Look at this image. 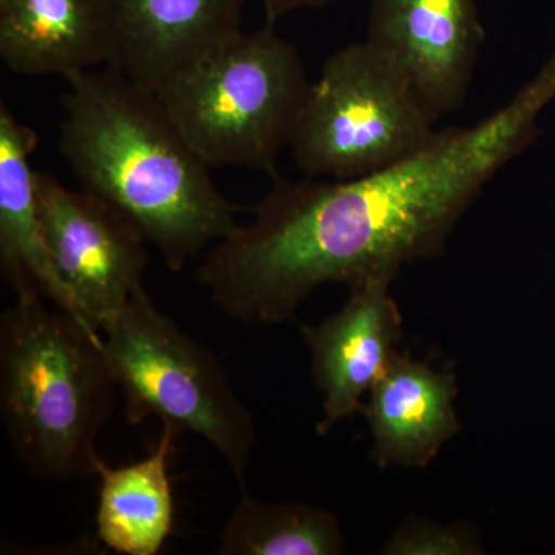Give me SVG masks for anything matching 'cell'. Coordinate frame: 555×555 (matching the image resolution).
Listing matches in <instances>:
<instances>
[{"instance_id":"cell-12","label":"cell","mask_w":555,"mask_h":555,"mask_svg":"<svg viewBox=\"0 0 555 555\" xmlns=\"http://www.w3.org/2000/svg\"><path fill=\"white\" fill-rule=\"evenodd\" d=\"M116 31L109 0H0V57L22 76L108 65Z\"/></svg>"},{"instance_id":"cell-10","label":"cell","mask_w":555,"mask_h":555,"mask_svg":"<svg viewBox=\"0 0 555 555\" xmlns=\"http://www.w3.org/2000/svg\"><path fill=\"white\" fill-rule=\"evenodd\" d=\"M115 53L109 67L153 93L208 51L235 38L244 0H109Z\"/></svg>"},{"instance_id":"cell-2","label":"cell","mask_w":555,"mask_h":555,"mask_svg":"<svg viewBox=\"0 0 555 555\" xmlns=\"http://www.w3.org/2000/svg\"><path fill=\"white\" fill-rule=\"evenodd\" d=\"M60 150L83 189L122 210L179 272L238 224L163 102L119 69L65 79Z\"/></svg>"},{"instance_id":"cell-18","label":"cell","mask_w":555,"mask_h":555,"mask_svg":"<svg viewBox=\"0 0 555 555\" xmlns=\"http://www.w3.org/2000/svg\"><path fill=\"white\" fill-rule=\"evenodd\" d=\"M528 87L545 105L555 100V51L537 73L535 78L529 80Z\"/></svg>"},{"instance_id":"cell-6","label":"cell","mask_w":555,"mask_h":555,"mask_svg":"<svg viewBox=\"0 0 555 555\" xmlns=\"http://www.w3.org/2000/svg\"><path fill=\"white\" fill-rule=\"evenodd\" d=\"M436 122L396 68L366 42L352 43L310 83L288 147L308 177L345 181L422 152Z\"/></svg>"},{"instance_id":"cell-15","label":"cell","mask_w":555,"mask_h":555,"mask_svg":"<svg viewBox=\"0 0 555 555\" xmlns=\"http://www.w3.org/2000/svg\"><path fill=\"white\" fill-rule=\"evenodd\" d=\"M221 534V555H338L345 537L337 517L306 503H270L241 492Z\"/></svg>"},{"instance_id":"cell-9","label":"cell","mask_w":555,"mask_h":555,"mask_svg":"<svg viewBox=\"0 0 555 555\" xmlns=\"http://www.w3.org/2000/svg\"><path fill=\"white\" fill-rule=\"evenodd\" d=\"M393 278L371 276L350 286L349 299L337 315L318 326L301 324L310 350L313 382L324 396L320 436L346 416L363 412L371 392L397 356L403 338V315L389 287Z\"/></svg>"},{"instance_id":"cell-7","label":"cell","mask_w":555,"mask_h":555,"mask_svg":"<svg viewBox=\"0 0 555 555\" xmlns=\"http://www.w3.org/2000/svg\"><path fill=\"white\" fill-rule=\"evenodd\" d=\"M36 192L54 269L82 317L104 331L144 288L149 241L122 210L96 193L73 192L38 171Z\"/></svg>"},{"instance_id":"cell-17","label":"cell","mask_w":555,"mask_h":555,"mask_svg":"<svg viewBox=\"0 0 555 555\" xmlns=\"http://www.w3.org/2000/svg\"><path fill=\"white\" fill-rule=\"evenodd\" d=\"M334 2H338V0H262L266 21L272 27L278 21L283 20L287 14L294 13V11L320 9V7L331 5Z\"/></svg>"},{"instance_id":"cell-3","label":"cell","mask_w":555,"mask_h":555,"mask_svg":"<svg viewBox=\"0 0 555 555\" xmlns=\"http://www.w3.org/2000/svg\"><path fill=\"white\" fill-rule=\"evenodd\" d=\"M115 389L100 331L87 321L40 297L17 298L0 317V415L35 476H98Z\"/></svg>"},{"instance_id":"cell-14","label":"cell","mask_w":555,"mask_h":555,"mask_svg":"<svg viewBox=\"0 0 555 555\" xmlns=\"http://www.w3.org/2000/svg\"><path fill=\"white\" fill-rule=\"evenodd\" d=\"M178 430L163 423L156 448L141 462L98 467L101 478L98 537L118 554L156 555L173 529L175 502L169 478Z\"/></svg>"},{"instance_id":"cell-13","label":"cell","mask_w":555,"mask_h":555,"mask_svg":"<svg viewBox=\"0 0 555 555\" xmlns=\"http://www.w3.org/2000/svg\"><path fill=\"white\" fill-rule=\"evenodd\" d=\"M36 145V131L0 105V270L17 298L40 297L87 321L51 261L31 169Z\"/></svg>"},{"instance_id":"cell-8","label":"cell","mask_w":555,"mask_h":555,"mask_svg":"<svg viewBox=\"0 0 555 555\" xmlns=\"http://www.w3.org/2000/svg\"><path fill=\"white\" fill-rule=\"evenodd\" d=\"M483 40L477 0H372L364 42L438 120L465 104Z\"/></svg>"},{"instance_id":"cell-5","label":"cell","mask_w":555,"mask_h":555,"mask_svg":"<svg viewBox=\"0 0 555 555\" xmlns=\"http://www.w3.org/2000/svg\"><path fill=\"white\" fill-rule=\"evenodd\" d=\"M104 352L130 425L158 416L178 433L207 440L228 463L241 492L257 433L254 416L230 389L221 361L137 292L104 328Z\"/></svg>"},{"instance_id":"cell-16","label":"cell","mask_w":555,"mask_h":555,"mask_svg":"<svg viewBox=\"0 0 555 555\" xmlns=\"http://www.w3.org/2000/svg\"><path fill=\"white\" fill-rule=\"evenodd\" d=\"M382 554L386 555H477L485 554L480 537L470 526L441 525L415 516L387 540Z\"/></svg>"},{"instance_id":"cell-4","label":"cell","mask_w":555,"mask_h":555,"mask_svg":"<svg viewBox=\"0 0 555 555\" xmlns=\"http://www.w3.org/2000/svg\"><path fill=\"white\" fill-rule=\"evenodd\" d=\"M309 87L297 47L266 25L208 51L156 96L208 167L273 178Z\"/></svg>"},{"instance_id":"cell-11","label":"cell","mask_w":555,"mask_h":555,"mask_svg":"<svg viewBox=\"0 0 555 555\" xmlns=\"http://www.w3.org/2000/svg\"><path fill=\"white\" fill-rule=\"evenodd\" d=\"M456 396L452 372L436 371L425 361L412 360L409 350H398L363 409L375 465L379 469L430 465L441 448L462 433Z\"/></svg>"},{"instance_id":"cell-1","label":"cell","mask_w":555,"mask_h":555,"mask_svg":"<svg viewBox=\"0 0 555 555\" xmlns=\"http://www.w3.org/2000/svg\"><path fill=\"white\" fill-rule=\"evenodd\" d=\"M540 113L518 91L477 126L438 131L377 173L334 182L276 175L254 221L208 251L199 281L228 315L269 326L323 284L396 278L409 262L438 257L485 185L539 138Z\"/></svg>"}]
</instances>
